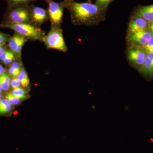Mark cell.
I'll use <instances>...</instances> for the list:
<instances>
[{
	"label": "cell",
	"instance_id": "1",
	"mask_svg": "<svg viewBox=\"0 0 153 153\" xmlns=\"http://www.w3.org/2000/svg\"><path fill=\"white\" fill-rule=\"evenodd\" d=\"M64 8L70 13L72 23L76 25H89L104 18L105 10L95 4L78 3L74 0H63Z\"/></svg>",
	"mask_w": 153,
	"mask_h": 153
},
{
	"label": "cell",
	"instance_id": "2",
	"mask_svg": "<svg viewBox=\"0 0 153 153\" xmlns=\"http://www.w3.org/2000/svg\"><path fill=\"white\" fill-rule=\"evenodd\" d=\"M0 28H8L14 30L15 32L19 33L27 37L29 40L33 41H42L45 36V32L41 28L35 26L32 24H14L2 22L0 24Z\"/></svg>",
	"mask_w": 153,
	"mask_h": 153
},
{
	"label": "cell",
	"instance_id": "3",
	"mask_svg": "<svg viewBox=\"0 0 153 153\" xmlns=\"http://www.w3.org/2000/svg\"><path fill=\"white\" fill-rule=\"evenodd\" d=\"M29 5L9 7L2 23L32 24Z\"/></svg>",
	"mask_w": 153,
	"mask_h": 153
},
{
	"label": "cell",
	"instance_id": "4",
	"mask_svg": "<svg viewBox=\"0 0 153 153\" xmlns=\"http://www.w3.org/2000/svg\"><path fill=\"white\" fill-rule=\"evenodd\" d=\"M42 41L49 49H57L63 52L67 51V47L60 27L51 26V30L43 37Z\"/></svg>",
	"mask_w": 153,
	"mask_h": 153
},
{
	"label": "cell",
	"instance_id": "5",
	"mask_svg": "<svg viewBox=\"0 0 153 153\" xmlns=\"http://www.w3.org/2000/svg\"><path fill=\"white\" fill-rule=\"evenodd\" d=\"M48 12L51 26L60 27L62 22L64 7L62 2L57 3L53 0H47Z\"/></svg>",
	"mask_w": 153,
	"mask_h": 153
},
{
	"label": "cell",
	"instance_id": "6",
	"mask_svg": "<svg viewBox=\"0 0 153 153\" xmlns=\"http://www.w3.org/2000/svg\"><path fill=\"white\" fill-rule=\"evenodd\" d=\"M32 25L40 27L41 25L49 19L48 10L37 7L33 4L29 5Z\"/></svg>",
	"mask_w": 153,
	"mask_h": 153
},
{
	"label": "cell",
	"instance_id": "7",
	"mask_svg": "<svg viewBox=\"0 0 153 153\" xmlns=\"http://www.w3.org/2000/svg\"><path fill=\"white\" fill-rule=\"evenodd\" d=\"M28 40L27 37L15 32L8 42V48L15 53L18 60H20L22 58V48Z\"/></svg>",
	"mask_w": 153,
	"mask_h": 153
},
{
	"label": "cell",
	"instance_id": "8",
	"mask_svg": "<svg viewBox=\"0 0 153 153\" xmlns=\"http://www.w3.org/2000/svg\"><path fill=\"white\" fill-rule=\"evenodd\" d=\"M147 53L140 47H134L129 49L127 56L133 66L139 70L144 62Z\"/></svg>",
	"mask_w": 153,
	"mask_h": 153
},
{
	"label": "cell",
	"instance_id": "9",
	"mask_svg": "<svg viewBox=\"0 0 153 153\" xmlns=\"http://www.w3.org/2000/svg\"><path fill=\"white\" fill-rule=\"evenodd\" d=\"M152 36L149 31L129 33L128 41L130 44L134 47H141L148 43Z\"/></svg>",
	"mask_w": 153,
	"mask_h": 153
},
{
	"label": "cell",
	"instance_id": "10",
	"mask_svg": "<svg viewBox=\"0 0 153 153\" xmlns=\"http://www.w3.org/2000/svg\"><path fill=\"white\" fill-rule=\"evenodd\" d=\"M149 23L143 18L133 15L129 25V33L148 31L149 30Z\"/></svg>",
	"mask_w": 153,
	"mask_h": 153
},
{
	"label": "cell",
	"instance_id": "11",
	"mask_svg": "<svg viewBox=\"0 0 153 153\" xmlns=\"http://www.w3.org/2000/svg\"><path fill=\"white\" fill-rule=\"evenodd\" d=\"M133 16L141 17L149 23L153 22V4L139 6L135 9Z\"/></svg>",
	"mask_w": 153,
	"mask_h": 153
},
{
	"label": "cell",
	"instance_id": "12",
	"mask_svg": "<svg viewBox=\"0 0 153 153\" xmlns=\"http://www.w3.org/2000/svg\"><path fill=\"white\" fill-rule=\"evenodd\" d=\"M139 71L141 74L146 77H153V53H147L143 64Z\"/></svg>",
	"mask_w": 153,
	"mask_h": 153
},
{
	"label": "cell",
	"instance_id": "13",
	"mask_svg": "<svg viewBox=\"0 0 153 153\" xmlns=\"http://www.w3.org/2000/svg\"><path fill=\"white\" fill-rule=\"evenodd\" d=\"M16 59L15 53L9 48L0 56V62L5 65H10Z\"/></svg>",
	"mask_w": 153,
	"mask_h": 153
},
{
	"label": "cell",
	"instance_id": "14",
	"mask_svg": "<svg viewBox=\"0 0 153 153\" xmlns=\"http://www.w3.org/2000/svg\"><path fill=\"white\" fill-rule=\"evenodd\" d=\"M17 78L21 82V84L23 87H27L30 85V80L24 68H22L20 74L17 76Z\"/></svg>",
	"mask_w": 153,
	"mask_h": 153
},
{
	"label": "cell",
	"instance_id": "15",
	"mask_svg": "<svg viewBox=\"0 0 153 153\" xmlns=\"http://www.w3.org/2000/svg\"><path fill=\"white\" fill-rule=\"evenodd\" d=\"M36 0H6L9 7L18 6L29 5Z\"/></svg>",
	"mask_w": 153,
	"mask_h": 153
},
{
	"label": "cell",
	"instance_id": "16",
	"mask_svg": "<svg viewBox=\"0 0 153 153\" xmlns=\"http://www.w3.org/2000/svg\"><path fill=\"white\" fill-rule=\"evenodd\" d=\"M10 79L8 74L5 73L0 76V85L3 90H8L10 85Z\"/></svg>",
	"mask_w": 153,
	"mask_h": 153
},
{
	"label": "cell",
	"instance_id": "17",
	"mask_svg": "<svg viewBox=\"0 0 153 153\" xmlns=\"http://www.w3.org/2000/svg\"><path fill=\"white\" fill-rule=\"evenodd\" d=\"M12 93L15 97L19 99H25L27 97L26 91L22 88H14Z\"/></svg>",
	"mask_w": 153,
	"mask_h": 153
},
{
	"label": "cell",
	"instance_id": "18",
	"mask_svg": "<svg viewBox=\"0 0 153 153\" xmlns=\"http://www.w3.org/2000/svg\"><path fill=\"white\" fill-rule=\"evenodd\" d=\"M140 48L144 50L147 53H153V36L151 37L146 45Z\"/></svg>",
	"mask_w": 153,
	"mask_h": 153
},
{
	"label": "cell",
	"instance_id": "19",
	"mask_svg": "<svg viewBox=\"0 0 153 153\" xmlns=\"http://www.w3.org/2000/svg\"><path fill=\"white\" fill-rule=\"evenodd\" d=\"M114 1V0H96L95 4L106 10L110 4Z\"/></svg>",
	"mask_w": 153,
	"mask_h": 153
},
{
	"label": "cell",
	"instance_id": "20",
	"mask_svg": "<svg viewBox=\"0 0 153 153\" xmlns=\"http://www.w3.org/2000/svg\"><path fill=\"white\" fill-rule=\"evenodd\" d=\"M11 37L8 34L0 32V45L7 44Z\"/></svg>",
	"mask_w": 153,
	"mask_h": 153
},
{
	"label": "cell",
	"instance_id": "21",
	"mask_svg": "<svg viewBox=\"0 0 153 153\" xmlns=\"http://www.w3.org/2000/svg\"><path fill=\"white\" fill-rule=\"evenodd\" d=\"M22 68H14L13 66H10L9 68L8 71L9 74L14 77H17L20 74Z\"/></svg>",
	"mask_w": 153,
	"mask_h": 153
},
{
	"label": "cell",
	"instance_id": "22",
	"mask_svg": "<svg viewBox=\"0 0 153 153\" xmlns=\"http://www.w3.org/2000/svg\"><path fill=\"white\" fill-rule=\"evenodd\" d=\"M10 85L13 88H19L22 85L21 82L18 79V78H14L11 80L10 82Z\"/></svg>",
	"mask_w": 153,
	"mask_h": 153
},
{
	"label": "cell",
	"instance_id": "23",
	"mask_svg": "<svg viewBox=\"0 0 153 153\" xmlns=\"http://www.w3.org/2000/svg\"><path fill=\"white\" fill-rule=\"evenodd\" d=\"M9 104L10 105H18L20 103V100L19 99L16 98L15 97H14L13 98L11 99L8 100Z\"/></svg>",
	"mask_w": 153,
	"mask_h": 153
},
{
	"label": "cell",
	"instance_id": "24",
	"mask_svg": "<svg viewBox=\"0 0 153 153\" xmlns=\"http://www.w3.org/2000/svg\"><path fill=\"white\" fill-rule=\"evenodd\" d=\"M8 47L7 44L0 45V56L2 54L3 52L5 51L6 49H8Z\"/></svg>",
	"mask_w": 153,
	"mask_h": 153
},
{
	"label": "cell",
	"instance_id": "25",
	"mask_svg": "<svg viewBox=\"0 0 153 153\" xmlns=\"http://www.w3.org/2000/svg\"><path fill=\"white\" fill-rule=\"evenodd\" d=\"M7 112V106L2 103H0V113Z\"/></svg>",
	"mask_w": 153,
	"mask_h": 153
},
{
	"label": "cell",
	"instance_id": "26",
	"mask_svg": "<svg viewBox=\"0 0 153 153\" xmlns=\"http://www.w3.org/2000/svg\"><path fill=\"white\" fill-rule=\"evenodd\" d=\"M6 70L2 65L0 64V76L5 73Z\"/></svg>",
	"mask_w": 153,
	"mask_h": 153
},
{
	"label": "cell",
	"instance_id": "27",
	"mask_svg": "<svg viewBox=\"0 0 153 153\" xmlns=\"http://www.w3.org/2000/svg\"><path fill=\"white\" fill-rule=\"evenodd\" d=\"M150 23L149 25L150 32L152 34V36H153V22Z\"/></svg>",
	"mask_w": 153,
	"mask_h": 153
},
{
	"label": "cell",
	"instance_id": "28",
	"mask_svg": "<svg viewBox=\"0 0 153 153\" xmlns=\"http://www.w3.org/2000/svg\"><path fill=\"white\" fill-rule=\"evenodd\" d=\"M11 109H12V107L11 106V105H10L8 106H7V112L10 111Z\"/></svg>",
	"mask_w": 153,
	"mask_h": 153
},
{
	"label": "cell",
	"instance_id": "29",
	"mask_svg": "<svg viewBox=\"0 0 153 153\" xmlns=\"http://www.w3.org/2000/svg\"><path fill=\"white\" fill-rule=\"evenodd\" d=\"M2 87H1V85H0V93H1V92L2 90Z\"/></svg>",
	"mask_w": 153,
	"mask_h": 153
},
{
	"label": "cell",
	"instance_id": "30",
	"mask_svg": "<svg viewBox=\"0 0 153 153\" xmlns=\"http://www.w3.org/2000/svg\"><path fill=\"white\" fill-rule=\"evenodd\" d=\"M2 97V94H1V93H0V100H1V98Z\"/></svg>",
	"mask_w": 153,
	"mask_h": 153
},
{
	"label": "cell",
	"instance_id": "31",
	"mask_svg": "<svg viewBox=\"0 0 153 153\" xmlns=\"http://www.w3.org/2000/svg\"><path fill=\"white\" fill-rule=\"evenodd\" d=\"M44 1H46H46H47V0H44Z\"/></svg>",
	"mask_w": 153,
	"mask_h": 153
}]
</instances>
